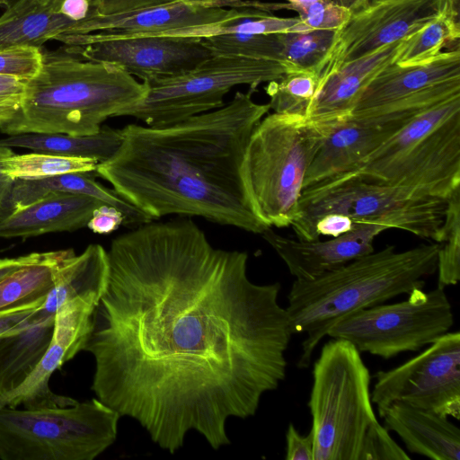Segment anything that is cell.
I'll use <instances>...</instances> for the list:
<instances>
[{
    "label": "cell",
    "instance_id": "39",
    "mask_svg": "<svg viewBox=\"0 0 460 460\" xmlns=\"http://www.w3.org/2000/svg\"><path fill=\"white\" fill-rule=\"evenodd\" d=\"M99 15H113L139 9L171 4L180 0H88Z\"/></svg>",
    "mask_w": 460,
    "mask_h": 460
},
{
    "label": "cell",
    "instance_id": "33",
    "mask_svg": "<svg viewBox=\"0 0 460 460\" xmlns=\"http://www.w3.org/2000/svg\"><path fill=\"white\" fill-rule=\"evenodd\" d=\"M437 243L438 287L445 288L456 285L460 279V187L447 199Z\"/></svg>",
    "mask_w": 460,
    "mask_h": 460
},
{
    "label": "cell",
    "instance_id": "8",
    "mask_svg": "<svg viewBox=\"0 0 460 460\" xmlns=\"http://www.w3.org/2000/svg\"><path fill=\"white\" fill-rule=\"evenodd\" d=\"M447 199L420 190L367 180L346 172L303 189L297 218L291 227L296 238L319 240L318 220L327 214H341L354 223L384 220L394 228L438 242Z\"/></svg>",
    "mask_w": 460,
    "mask_h": 460
},
{
    "label": "cell",
    "instance_id": "29",
    "mask_svg": "<svg viewBox=\"0 0 460 460\" xmlns=\"http://www.w3.org/2000/svg\"><path fill=\"white\" fill-rule=\"evenodd\" d=\"M98 161L42 152L13 154L4 160V172L15 180H39L65 173L96 171Z\"/></svg>",
    "mask_w": 460,
    "mask_h": 460
},
{
    "label": "cell",
    "instance_id": "10",
    "mask_svg": "<svg viewBox=\"0 0 460 460\" xmlns=\"http://www.w3.org/2000/svg\"><path fill=\"white\" fill-rule=\"evenodd\" d=\"M288 71L277 60L212 56L182 75L144 83L145 97L121 111L146 126L161 127L222 107L224 97L237 85L256 90Z\"/></svg>",
    "mask_w": 460,
    "mask_h": 460
},
{
    "label": "cell",
    "instance_id": "17",
    "mask_svg": "<svg viewBox=\"0 0 460 460\" xmlns=\"http://www.w3.org/2000/svg\"><path fill=\"white\" fill-rule=\"evenodd\" d=\"M419 111L349 115L334 121L307 170L303 189L355 170Z\"/></svg>",
    "mask_w": 460,
    "mask_h": 460
},
{
    "label": "cell",
    "instance_id": "19",
    "mask_svg": "<svg viewBox=\"0 0 460 460\" xmlns=\"http://www.w3.org/2000/svg\"><path fill=\"white\" fill-rule=\"evenodd\" d=\"M457 77H460L458 47L415 65L401 66L393 62L367 84L349 115H380L394 103Z\"/></svg>",
    "mask_w": 460,
    "mask_h": 460
},
{
    "label": "cell",
    "instance_id": "47",
    "mask_svg": "<svg viewBox=\"0 0 460 460\" xmlns=\"http://www.w3.org/2000/svg\"><path fill=\"white\" fill-rule=\"evenodd\" d=\"M460 0H445V12L454 20L459 22Z\"/></svg>",
    "mask_w": 460,
    "mask_h": 460
},
{
    "label": "cell",
    "instance_id": "14",
    "mask_svg": "<svg viewBox=\"0 0 460 460\" xmlns=\"http://www.w3.org/2000/svg\"><path fill=\"white\" fill-rule=\"evenodd\" d=\"M270 13L256 8H226L184 1L113 15H99L91 9L86 18L74 23L68 34L56 40L66 46H83L99 40L215 25Z\"/></svg>",
    "mask_w": 460,
    "mask_h": 460
},
{
    "label": "cell",
    "instance_id": "51",
    "mask_svg": "<svg viewBox=\"0 0 460 460\" xmlns=\"http://www.w3.org/2000/svg\"><path fill=\"white\" fill-rule=\"evenodd\" d=\"M180 1L190 2V3L215 4H217V0H180Z\"/></svg>",
    "mask_w": 460,
    "mask_h": 460
},
{
    "label": "cell",
    "instance_id": "42",
    "mask_svg": "<svg viewBox=\"0 0 460 460\" xmlns=\"http://www.w3.org/2000/svg\"><path fill=\"white\" fill-rule=\"evenodd\" d=\"M349 217L341 214H327L321 217L315 226V234L320 236L337 237L346 234L356 226Z\"/></svg>",
    "mask_w": 460,
    "mask_h": 460
},
{
    "label": "cell",
    "instance_id": "13",
    "mask_svg": "<svg viewBox=\"0 0 460 460\" xmlns=\"http://www.w3.org/2000/svg\"><path fill=\"white\" fill-rule=\"evenodd\" d=\"M444 11L445 0H368L336 31L317 70L318 84L345 64L412 35Z\"/></svg>",
    "mask_w": 460,
    "mask_h": 460
},
{
    "label": "cell",
    "instance_id": "16",
    "mask_svg": "<svg viewBox=\"0 0 460 460\" xmlns=\"http://www.w3.org/2000/svg\"><path fill=\"white\" fill-rule=\"evenodd\" d=\"M98 303L76 298L58 308L50 343L41 359L16 389L0 396L3 407L38 409L73 404V398L55 394L49 387L52 374L83 350L92 315Z\"/></svg>",
    "mask_w": 460,
    "mask_h": 460
},
{
    "label": "cell",
    "instance_id": "37",
    "mask_svg": "<svg viewBox=\"0 0 460 460\" xmlns=\"http://www.w3.org/2000/svg\"><path fill=\"white\" fill-rule=\"evenodd\" d=\"M43 65V52L33 46H13L0 49V75L29 81Z\"/></svg>",
    "mask_w": 460,
    "mask_h": 460
},
{
    "label": "cell",
    "instance_id": "6",
    "mask_svg": "<svg viewBox=\"0 0 460 460\" xmlns=\"http://www.w3.org/2000/svg\"><path fill=\"white\" fill-rule=\"evenodd\" d=\"M333 122L273 112L253 129L242 177L252 209L265 226L289 227L297 218L305 174Z\"/></svg>",
    "mask_w": 460,
    "mask_h": 460
},
{
    "label": "cell",
    "instance_id": "24",
    "mask_svg": "<svg viewBox=\"0 0 460 460\" xmlns=\"http://www.w3.org/2000/svg\"><path fill=\"white\" fill-rule=\"evenodd\" d=\"M35 311L16 328L0 335V396L28 378L50 343L55 316L39 315Z\"/></svg>",
    "mask_w": 460,
    "mask_h": 460
},
{
    "label": "cell",
    "instance_id": "35",
    "mask_svg": "<svg viewBox=\"0 0 460 460\" xmlns=\"http://www.w3.org/2000/svg\"><path fill=\"white\" fill-rule=\"evenodd\" d=\"M203 41L213 56H234L282 62V45L279 33L223 34L205 38Z\"/></svg>",
    "mask_w": 460,
    "mask_h": 460
},
{
    "label": "cell",
    "instance_id": "45",
    "mask_svg": "<svg viewBox=\"0 0 460 460\" xmlns=\"http://www.w3.org/2000/svg\"><path fill=\"white\" fill-rule=\"evenodd\" d=\"M91 11L88 0H63L58 12L73 21L86 18Z\"/></svg>",
    "mask_w": 460,
    "mask_h": 460
},
{
    "label": "cell",
    "instance_id": "50",
    "mask_svg": "<svg viewBox=\"0 0 460 460\" xmlns=\"http://www.w3.org/2000/svg\"><path fill=\"white\" fill-rule=\"evenodd\" d=\"M317 0H287L288 4H290L293 6L302 7L309 5Z\"/></svg>",
    "mask_w": 460,
    "mask_h": 460
},
{
    "label": "cell",
    "instance_id": "49",
    "mask_svg": "<svg viewBox=\"0 0 460 460\" xmlns=\"http://www.w3.org/2000/svg\"><path fill=\"white\" fill-rule=\"evenodd\" d=\"M42 5L58 12L59 6L63 0H38Z\"/></svg>",
    "mask_w": 460,
    "mask_h": 460
},
{
    "label": "cell",
    "instance_id": "28",
    "mask_svg": "<svg viewBox=\"0 0 460 460\" xmlns=\"http://www.w3.org/2000/svg\"><path fill=\"white\" fill-rule=\"evenodd\" d=\"M72 249L39 252L31 261L0 280V311L42 304L55 283L61 263Z\"/></svg>",
    "mask_w": 460,
    "mask_h": 460
},
{
    "label": "cell",
    "instance_id": "7",
    "mask_svg": "<svg viewBox=\"0 0 460 460\" xmlns=\"http://www.w3.org/2000/svg\"><path fill=\"white\" fill-rule=\"evenodd\" d=\"M349 172L447 199L460 187V94L420 111Z\"/></svg>",
    "mask_w": 460,
    "mask_h": 460
},
{
    "label": "cell",
    "instance_id": "30",
    "mask_svg": "<svg viewBox=\"0 0 460 460\" xmlns=\"http://www.w3.org/2000/svg\"><path fill=\"white\" fill-rule=\"evenodd\" d=\"M459 36V22L444 11L437 19L405 39L394 63L410 66L425 62L442 52L447 43L457 41Z\"/></svg>",
    "mask_w": 460,
    "mask_h": 460
},
{
    "label": "cell",
    "instance_id": "31",
    "mask_svg": "<svg viewBox=\"0 0 460 460\" xmlns=\"http://www.w3.org/2000/svg\"><path fill=\"white\" fill-rule=\"evenodd\" d=\"M335 33L336 31L322 29L279 33L282 45V62L288 71H306L316 75L333 42Z\"/></svg>",
    "mask_w": 460,
    "mask_h": 460
},
{
    "label": "cell",
    "instance_id": "48",
    "mask_svg": "<svg viewBox=\"0 0 460 460\" xmlns=\"http://www.w3.org/2000/svg\"><path fill=\"white\" fill-rule=\"evenodd\" d=\"M336 4L349 8L351 12L363 6L368 0H332Z\"/></svg>",
    "mask_w": 460,
    "mask_h": 460
},
{
    "label": "cell",
    "instance_id": "20",
    "mask_svg": "<svg viewBox=\"0 0 460 460\" xmlns=\"http://www.w3.org/2000/svg\"><path fill=\"white\" fill-rule=\"evenodd\" d=\"M405 39L347 63L323 79L318 84L307 118L332 122L349 116L367 84L394 62Z\"/></svg>",
    "mask_w": 460,
    "mask_h": 460
},
{
    "label": "cell",
    "instance_id": "5",
    "mask_svg": "<svg viewBox=\"0 0 460 460\" xmlns=\"http://www.w3.org/2000/svg\"><path fill=\"white\" fill-rule=\"evenodd\" d=\"M308 401L314 460H378L394 439L375 414L371 376L361 352L350 342L332 339L313 366Z\"/></svg>",
    "mask_w": 460,
    "mask_h": 460
},
{
    "label": "cell",
    "instance_id": "41",
    "mask_svg": "<svg viewBox=\"0 0 460 460\" xmlns=\"http://www.w3.org/2000/svg\"><path fill=\"white\" fill-rule=\"evenodd\" d=\"M124 224L123 214L113 207L102 205L98 207L87 224L93 233L108 234Z\"/></svg>",
    "mask_w": 460,
    "mask_h": 460
},
{
    "label": "cell",
    "instance_id": "18",
    "mask_svg": "<svg viewBox=\"0 0 460 460\" xmlns=\"http://www.w3.org/2000/svg\"><path fill=\"white\" fill-rule=\"evenodd\" d=\"M394 228L384 220L357 222L351 231L326 241L284 236L268 227L261 235L274 249L297 280H312L360 256L372 252L376 237Z\"/></svg>",
    "mask_w": 460,
    "mask_h": 460
},
{
    "label": "cell",
    "instance_id": "4",
    "mask_svg": "<svg viewBox=\"0 0 460 460\" xmlns=\"http://www.w3.org/2000/svg\"><path fill=\"white\" fill-rule=\"evenodd\" d=\"M42 52V67L27 81L20 109L0 124L3 133L93 135L146 95V84L117 66L66 49Z\"/></svg>",
    "mask_w": 460,
    "mask_h": 460
},
{
    "label": "cell",
    "instance_id": "3",
    "mask_svg": "<svg viewBox=\"0 0 460 460\" xmlns=\"http://www.w3.org/2000/svg\"><path fill=\"white\" fill-rule=\"evenodd\" d=\"M438 252V243L402 252L386 245L314 279H296L286 310L291 333L305 334L298 367L309 366L317 345L343 316L423 288L437 271Z\"/></svg>",
    "mask_w": 460,
    "mask_h": 460
},
{
    "label": "cell",
    "instance_id": "25",
    "mask_svg": "<svg viewBox=\"0 0 460 460\" xmlns=\"http://www.w3.org/2000/svg\"><path fill=\"white\" fill-rule=\"evenodd\" d=\"M96 171L71 172L39 180H15L10 199V212L26 207L50 192L86 195L119 210L126 226L147 223L152 219L143 211L125 200L114 190L96 180Z\"/></svg>",
    "mask_w": 460,
    "mask_h": 460
},
{
    "label": "cell",
    "instance_id": "22",
    "mask_svg": "<svg viewBox=\"0 0 460 460\" xmlns=\"http://www.w3.org/2000/svg\"><path fill=\"white\" fill-rule=\"evenodd\" d=\"M379 416L412 454L433 460H460V430L448 417L394 402Z\"/></svg>",
    "mask_w": 460,
    "mask_h": 460
},
{
    "label": "cell",
    "instance_id": "9",
    "mask_svg": "<svg viewBox=\"0 0 460 460\" xmlns=\"http://www.w3.org/2000/svg\"><path fill=\"white\" fill-rule=\"evenodd\" d=\"M119 413L97 398L0 409L1 460H93L116 440Z\"/></svg>",
    "mask_w": 460,
    "mask_h": 460
},
{
    "label": "cell",
    "instance_id": "34",
    "mask_svg": "<svg viewBox=\"0 0 460 460\" xmlns=\"http://www.w3.org/2000/svg\"><path fill=\"white\" fill-rule=\"evenodd\" d=\"M311 30L296 17H279L272 13L261 17L244 18L225 23L181 30L183 37L205 39L223 34H278Z\"/></svg>",
    "mask_w": 460,
    "mask_h": 460
},
{
    "label": "cell",
    "instance_id": "46",
    "mask_svg": "<svg viewBox=\"0 0 460 460\" xmlns=\"http://www.w3.org/2000/svg\"><path fill=\"white\" fill-rule=\"evenodd\" d=\"M38 253L32 252L14 258L0 259V280L18 268L34 260Z\"/></svg>",
    "mask_w": 460,
    "mask_h": 460
},
{
    "label": "cell",
    "instance_id": "36",
    "mask_svg": "<svg viewBox=\"0 0 460 460\" xmlns=\"http://www.w3.org/2000/svg\"><path fill=\"white\" fill-rule=\"evenodd\" d=\"M279 10H289L298 13L301 21L311 29L340 30L349 19L351 11L332 0H317L302 7L288 3H279Z\"/></svg>",
    "mask_w": 460,
    "mask_h": 460
},
{
    "label": "cell",
    "instance_id": "23",
    "mask_svg": "<svg viewBox=\"0 0 460 460\" xmlns=\"http://www.w3.org/2000/svg\"><path fill=\"white\" fill-rule=\"evenodd\" d=\"M109 278L107 251L98 243L89 244L83 252H75L59 266L54 286L35 313L55 316L66 303L84 298L98 303Z\"/></svg>",
    "mask_w": 460,
    "mask_h": 460
},
{
    "label": "cell",
    "instance_id": "38",
    "mask_svg": "<svg viewBox=\"0 0 460 460\" xmlns=\"http://www.w3.org/2000/svg\"><path fill=\"white\" fill-rule=\"evenodd\" d=\"M27 81L0 75V124L10 119L20 109Z\"/></svg>",
    "mask_w": 460,
    "mask_h": 460
},
{
    "label": "cell",
    "instance_id": "26",
    "mask_svg": "<svg viewBox=\"0 0 460 460\" xmlns=\"http://www.w3.org/2000/svg\"><path fill=\"white\" fill-rule=\"evenodd\" d=\"M75 21L42 5L38 0H17L0 17V49L40 46L68 34Z\"/></svg>",
    "mask_w": 460,
    "mask_h": 460
},
{
    "label": "cell",
    "instance_id": "52",
    "mask_svg": "<svg viewBox=\"0 0 460 460\" xmlns=\"http://www.w3.org/2000/svg\"><path fill=\"white\" fill-rule=\"evenodd\" d=\"M10 0H0V4H7Z\"/></svg>",
    "mask_w": 460,
    "mask_h": 460
},
{
    "label": "cell",
    "instance_id": "1",
    "mask_svg": "<svg viewBox=\"0 0 460 460\" xmlns=\"http://www.w3.org/2000/svg\"><path fill=\"white\" fill-rule=\"evenodd\" d=\"M106 288L83 350L92 390L173 454L190 431L230 444L229 418L253 416L285 379L293 335L279 282L248 277V253L211 244L190 218L115 237Z\"/></svg>",
    "mask_w": 460,
    "mask_h": 460
},
{
    "label": "cell",
    "instance_id": "40",
    "mask_svg": "<svg viewBox=\"0 0 460 460\" xmlns=\"http://www.w3.org/2000/svg\"><path fill=\"white\" fill-rule=\"evenodd\" d=\"M286 460H314V438L310 432L302 436L290 423L286 432Z\"/></svg>",
    "mask_w": 460,
    "mask_h": 460
},
{
    "label": "cell",
    "instance_id": "12",
    "mask_svg": "<svg viewBox=\"0 0 460 460\" xmlns=\"http://www.w3.org/2000/svg\"><path fill=\"white\" fill-rule=\"evenodd\" d=\"M371 401L377 412L402 402L438 414L460 417V333L448 332L421 353L374 376Z\"/></svg>",
    "mask_w": 460,
    "mask_h": 460
},
{
    "label": "cell",
    "instance_id": "15",
    "mask_svg": "<svg viewBox=\"0 0 460 460\" xmlns=\"http://www.w3.org/2000/svg\"><path fill=\"white\" fill-rule=\"evenodd\" d=\"M65 49L80 58L117 66L142 83L187 73L213 55L203 39L138 34Z\"/></svg>",
    "mask_w": 460,
    "mask_h": 460
},
{
    "label": "cell",
    "instance_id": "2",
    "mask_svg": "<svg viewBox=\"0 0 460 460\" xmlns=\"http://www.w3.org/2000/svg\"><path fill=\"white\" fill-rule=\"evenodd\" d=\"M249 89L222 107L173 124H128L112 156L96 173L151 219L200 217L261 234L242 177L249 138L269 113Z\"/></svg>",
    "mask_w": 460,
    "mask_h": 460
},
{
    "label": "cell",
    "instance_id": "11",
    "mask_svg": "<svg viewBox=\"0 0 460 460\" xmlns=\"http://www.w3.org/2000/svg\"><path fill=\"white\" fill-rule=\"evenodd\" d=\"M445 288H415L401 302L360 309L336 322L327 336L352 343L361 353L389 359L431 344L454 325Z\"/></svg>",
    "mask_w": 460,
    "mask_h": 460
},
{
    "label": "cell",
    "instance_id": "43",
    "mask_svg": "<svg viewBox=\"0 0 460 460\" xmlns=\"http://www.w3.org/2000/svg\"><path fill=\"white\" fill-rule=\"evenodd\" d=\"M13 154L11 148L0 146V219L10 213V199L15 179L4 172V163Z\"/></svg>",
    "mask_w": 460,
    "mask_h": 460
},
{
    "label": "cell",
    "instance_id": "27",
    "mask_svg": "<svg viewBox=\"0 0 460 460\" xmlns=\"http://www.w3.org/2000/svg\"><path fill=\"white\" fill-rule=\"evenodd\" d=\"M121 142V130L102 126L93 135L60 133H22L0 139V146L22 147L66 156L92 158L102 163L114 155Z\"/></svg>",
    "mask_w": 460,
    "mask_h": 460
},
{
    "label": "cell",
    "instance_id": "32",
    "mask_svg": "<svg viewBox=\"0 0 460 460\" xmlns=\"http://www.w3.org/2000/svg\"><path fill=\"white\" fill-rule=\"evenodd\" d=\"M270 109L274 113L306 117L318 87L315 74L288 71L279 79L267 83Z\"/></svg>",
    "mask_w": 460,
    "mask_h": 460
},
{
    "label": "cell",
    "instance_id": "44",
    "mask_svg": "<svg viewBox=\"0 0 460 460\" xmlns=\"http://www.w3.org/2000/svg\"><path fill=\"white\" fill-rule=\"evenodd\" d=\"M42 304L12 307L0 311V335L11 332L29 318Z\"/></svg>",
    "mask_w": 460,
    "mask_h": 460
},
{
    "label": "cell",
    "instance_id": "21",
    "mask_svg": "<svg viewBox=\"0 0 460 460\" xmlns=\"http://www.w3.org/2000/svg\"><path fill=\"white\" fill-rule=\"evenodd\" d=\"M102 205L105 204L86 195L50 192L0 219V238L73 232L86 226Z\"/></svg>",
    "mask_w": 460,
    "mask_h": 460
}]
</instances>
